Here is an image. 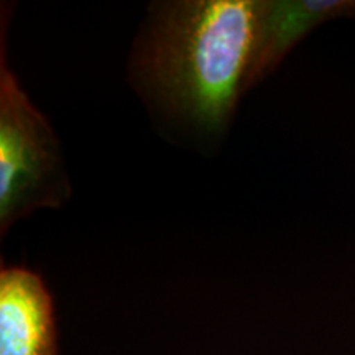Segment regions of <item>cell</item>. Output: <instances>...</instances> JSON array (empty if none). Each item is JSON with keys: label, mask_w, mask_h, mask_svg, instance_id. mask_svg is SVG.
<instances>
[{"label": "cell", "mask_w": 355, "mask_h": 355, "mask_svg": "<svg viewBox=\"0 0 355 355\" xmlns=\"http://www.w3.org/2000/svg\"><path fill=\"white\" fill-rule=\"evenodd\" d=\"M0 355H58L51 293L25 266L0 268Z\"/></svg>", "instance_id": "3"}, {"label": "cell", "mask_w": 355, "mask_h": 355, "mask_svg": "<svg viewBox=\"0 0 355 355\" xmlns=\"http://www.w3.org/2000/svg\"><path fill=\"white\" fill-rule=\"evenodd\" d=\"M257 17L259 0L152 3L128 64L133 87L166 122L222 135L245 94Z\"/></svg>", "instance_id": "1"}, {"label": "cell", "mask_w": 355, "mask_h": 355, "mask_svg": "<svg viewBox=\"0 0 355 355\" xmlns=\"http://www.w3.org/2000/svg\"><path fill=\"white\" fill-rule=\"evenodd\" d=\"M6 17L0 48V234L38 209L71 196L61 144L7 61Z\"/></svg>", "instance_id": "2"}, {"label": "cell", "mask_w": 355, "mask_h": 355, "mask_svg": "<svg viewBox=\"0 0 355 355\" xmlns=\"http://www.w3.org/2000/svg\"><path fill=\"white\" fill-rule=\"evenodd\" d=\"M349 0H259L254 48L243 91L270 76L293 48L324 21L352 15Z\"/></svg>", "instance_id": "4"}]
</instances>
